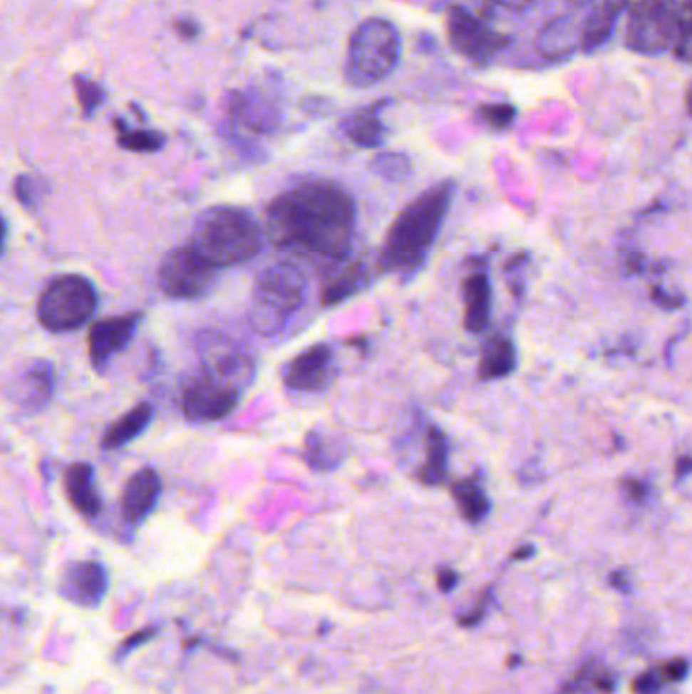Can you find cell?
Instances as JSON below:
<instances>
[{
	"label": "cell",
	"instance_id": "cell-1",
	"mask_svg": "<svg viewBox=\"0 0 692 694\" xmlns=\"http://www.w3.org/2000/svg\"><path fill=\"white\" fill-rule=\"evenodd\" d=\"M356 219V201L339 183L305 181L270 201L264 232L279 248L344 260L353 242Z\"/></svg>",
	"mask_w": 692,
	"mask_h": 694
},
{
	"label": "cell",
	"instance_id": "cell-2",
	"mask_svg": "<svg viewBox=\"0 0 692 694\" xmlns=\"http://www.w3.org/2000/svg\"><path fill=\"white\" fill-rule=\"evenodd\" d=\"M453 187L440 183L404 207L386 234L380 252V268L400 276H410L423 266L425 256L439 234L449 209Z\"/></svg>",
	"mask_w": 692,
	"mask_h": 694
},
{
	"label": "cell",
	"instance_id": "cell-3",
	"mask_svg": "<svg viewBox=\"0 0 692 694\" xmlns=\"http://www.w3.org/2000/svg\"><path fill=\"white\" fill-rule=\"evenodd\" d=\"M262 227L248 209L213 205L193 224L191 246L215 268L252 260L262 248Z\"/></svg>",
	"mask_w": 692,
	"mask_h": 694
},
{
	"label": "cell",
	"instance_id": "cell-4",
	"mask_svg": "<svg viewBox=\"0 0 692 694\" xmlns=\"http://www.w3.org/2000/svg\"><path fill=\"white\" fill-rule=\"evenodd\" d=\"M306 296L303 270L291 262H277L256 274L250 294L248 319L254 331L262 335L279 333Z\"/></svg>",
	"mask_w": 692,
	"mask_h": 694
},
{
	"label": "cell",
	"instance_id": "cell-5",
	"mask_svg": "<svg viewBox=\"0 0 692 694\" xmlns=\"http://www.w3.org/2000/svg\"><path fill=\"white\" fill-rule=\"evenodd\" d=\"M402 41L398 29L384 19H368L349 37L347 45L346 81L353 88H372L398 66Z\"/></svg>",
	"mask_w": 692,
	"mask_h": 694
},
{
	"label": "cell",
	"instance_id": "cell-6",
	"mask_svg": "<svg viewBox=\"0 0 692 694\" xmlns=\"http://www.w3.org/2000/svg\"><path fill=\"white\" fill-rule=\"evenodd\" d=\"M98 307L93 282L81 274H61L45 286L37 303V319L51 333L76 331Z\"/></svg>",
	"mask_w": 692,
	"mask_h": 694
},
{
	"label": "cell",
	"instance_id": "cell-7",
	"mask_svg": "<svg viewBox=\"0 0 692 694\" xmlns=\"http://www.w3.org/2000/svg\"><path fill=\"white\" fill-rule=\"evenodd\" d=\"M680 9L674 0H638L627 14L624 43L629 51L656 57L670 49L678 37Z\"/></svg>",
	"mask_w": 692,
	"mask_h": 694
},
{
	"label": "cell",
	"instance_id": "cell-8",
	"mask_svg": "<svg viewBox=\"0 0 692 694\" xmlns=\"http://www.w3.org/2000/svg\"><path fill=\"white\" fill-rule=\"evenodd\" d=\"M447 37L453 49L475 66H485L493 61L512 43L510 35L493 31L480 16L467 11L465 6L449 9Z\"/></svg>",
	"mask_w": 692,
	"mask_h": 694
},
{
	"label": "cell",
	"instance_id": "cell-9",
	"mask_svg": "<svg viewBox=\"0 0 692 694\" xmlns=\"http://www.w3.org/2000/svg\"><path fill=\"white\" fill-rule=\"evenodd\" d=\"M215 270L193 246L175 248L160 260L159 286L171 299H200L210 293Z\"/></svg>",
	"mask_w": 692,
	"mask_h": 694
},
{
	"label": "cell",
	"instance_id": "cell-10",
	"mask_svg": "<svg viewBox=\"0 0 692 694\" xmlns=\"http://www.w3.org/2000/svg\"><path fill=\"white\" fill-rule=\"evenodd\" d=\"M197 351L203 374L226 382L242 392H246V388L252 384L256 374L252 356L234 339L215 331H207L200 335Z\"/></svg>",
	"mask_w": 692,
	"mask_h": 694
},
{
	"label": "cell",
	"instance_id": "cell-11",
	"mask_svg": "<svg viewBox=\"0 0 692 694\" xmlns=\"http://www.w3.org/2000/svg\"><path fill=\"white\" fill-rule=\"evenodd\" d=\"M242 394L238 388L201 372L183 388L181 410L189 423H215L238 408Z\"/></svg>",
	"mask_w": 692,
	"mask_h": 694
},
{
	"label": "cell",
	"instance_id": "cell-12",
	"mask_svg": "<svg viewBox=\"0 0 692 694\" xmlns=\"http://www.w3.org/2000/svg\"><path fill=\"white\" fill-rule=\"evenodd\" d=\"M282 384L293 392H323L335 378V356L327 343H315L296 353L280 370Z\"/></svg>",
	"mask_w": 692,
	"mask_h": 694
},
{
	"label": "cell",
	"instance_id": "cell-13",
	"mask_svg": "<svg viewBox=\"0 0 692 694\" xmlns=\"http://www.w3.org/2000/svg\"><path fill=\"white\" fill-rule=\"evenodd\" d=\"M143 323V313H126L93 323L88 333V356L98 374H104L118 353H122L134 339Z\"/></svg>",
	"mask_w": 692,
	"mask_h": 694
},
{
	"label": "cell",
	"instance_id": "cell-14",
	"mask_svg": "<svg viewBox=\"0 0 692 694\" xmlns=\"http://www.w3.org/2000/svg\"><path fill=\"white\" fill-rule=\"evenodd\" d=\"M55 390V368L49 360H31L16 374L11 388V400L21 413H41Z\"/></svg>",
	"mask_w": 692,
	"mask_h": 694
},
{
	"label": "cell",
	"instance_id": "cell-15",
	"mask_svg": "<svg viewBox=\"0 0 692 694\" xmlns=\"http://www.w3.org/2000/svg\"><path fill=\"white\" fill-rule=\"evenodd\" d=\"M160 490H162V485H160L157 469L143 467L138 469L136 473H133L126 481L120 497V509L124 522L136 526V524L145 520L157 506Z\"/></svg>",
	"mask_w": 692,
	"mask_h": 694
},
{
	"label": "cell",
	"instance_id": "cell-16",
	"mask_svg": "<svg viewBox=\"0 0 692 694\" xmlns=\"http://www.w3.org/2000/svg\"><path fill=\"white\" fill-rule=\"evenodd\" d=\"M229 116L252 133H272L280 122V110L262 92H234L227 98Z\"/></svg>",
	"mask_w": 692,
	"mask_h": 694
},
{
	"label": "cell",
	"instance_id": "cell-17",
	"mask_svg": "<svg viewBox=\"0 0 692 694\" xmlns=\"http://www.w3.org/2000/svg\"><path fill=\"white\" fill-rule=\"evenodd\" d=\"M63 490L76 512L86 518H95L102 512V497L95 487V471L90 463H71L63 475Z\"/></svg>",
	"mask_w": 692,
	"mask_h": 694
},
{
	"label": "cell",
	"instance_id": "cell-18",
	"mask_svg": "<svg viewBox=\"0 0 692 694\" xmlns=\"http://www.w3.org/2000/svg\"><path fill=\"white\" fill-rule=\"evenodd\" d=\"M629 0H601L593 9V13L581 25V49L585 53H593L601 49L613 37L617 21L627 9Z\"/></svg>",
	"mask_w": 692,
	"mask_h": 694
},
{
	"label": "cell",
	"instance_id": "cell-19",
	"mask_svg": "<svg viewBox=\"0 0 692 694\" xmlns=\"http://www.w3.org/2000/svg\"><path fill=\"white\" fill-rule=\"evenodd\" d=\"M388 104H390L388 100H382L378 104H372V106L363 108L360 112L351 114L341 124L344 134H346L353 145H358L361 148L382 147L384 134H386V126L382 124L380 114H382V108L388 106Z\"/></svg>",
	"mask_w": 692,
	"mask_h": 694
},
{
	"label": "cell",
	"instance_id": "cell-20",
	"mask_svg": "<svg viewBox=\"0 0 692 694\" xmlns=\"http://www.w3.org/2000/svg\"><path fill=\"white\" fill-rule=\"evenodd\" d=\"M66 587L67 593L81 603H95L106 593L108 574L98 562H73L66 573Z\"/></svg>",
	"mask_w": 692,
	"mask_h": 694
},
{
	"label": "cell",
	"instance_id": "cell-21",
	"mask_svg": "<svg viewBox=\"0 0 692 694\" xmlns=\"http://www.w3.org/2000/svg\"><path fill=\"white\" fill-rule=\"evenodd\" d=\"M153 404L150 402H138L136 406H133L126 414H122L118 420H114L110 427L106 428L104 437H102V449H120L126 442L138 439L153 423Z\"/></svg>",
	"mask_w": 692,
	"mask_h": 694
},
{
	"label": "cell",
	"instance_id": "cell-22",
	"mask_svg": "<svg viewBox=\"0 0 692 694\" xmlns=\"http://www.w3.org/2000/svg\"><path fill=\"white\" fill-rule=\"evenodd\" d=\"M306 467L313 471H333L346 459V445L341 439L325 435L321 430H311L305 437V451H303Z\"/></svg>",
	"mask_w": 692,
	"mask_h": 694
},
{
	"label": "cell",
	"instance_id": "cell-23",
	"mask_svg": "<svg viewBox=\"0 0 692 694\" xmlns=\"http://www.w3.org/2000/svg\"><path fill=\"white\" fill-rule=\"evenodd\" d=\"M366 282H368V270H366V266L361 262H358V260L347 262L346 266L339 268L331 279L323 284V291H321V303H323V307H335V305L344 303L349 296L360 293L361 286Z\"/></svg>",
	"mask_w": 692,
	"mask_h": 694
},
{
	"label": "cell",
	"instance_id": "cell-24",
	"mask_svg": "<svg viewBox=\"0 0 692 694\" xmlns=\"http://www.w3.org/2000/svg\"><path fill=\"white\" fill-rule=\"evenodd\" d=\"M538 51L546 59H567L577 49V37H572L571 19H557L542 29L536 41Z\"/></svg>",
	"mask_w": 692,
	"mask_h": 694
},
{
	"label": "cell",
	"instance_id": "cell-25",
	"mask_svg": "<svg viewBox=\"0 0 692 694\" xmlns=\"http://www.w3.org/2000/svg\"><path fill=\"white\" fill-rule=\"evenodd\" d=\"M118 130V147L133 152H157L165 145V136L148 128H130L118 118L114 122Z\"/></svg>",
	"mask_w": 692,
	"mask_h": 694
},
{
	"label": "cell",
	"instance_id": "cell-26",
	"mask_svg": "<svg viewBox=\"0 0 692 694\" xmlns=\"http://www.w3.org/2000/svg\"><path fill=\"white\" fill-rule=\"evenodd\" d=\"M47 193H49V185L45 179H41L39 175L23 173L14 179V195H16L19 203L29 212H37V207L41 205V201L45 200Z\"/></svg>",
	"mask_w": 692,
	"mask_h": 694
},
{
	"label": "cell",
	"instance_id": "cell-27",
	"mask_svg": "<svg viewBox=\"0 0 692 694\" xmlns=\"http://www.w3.org/2000/svg\"><path fill=\"white\" fill-rule=\"evenodd\" d=\"M445 459H447V449L445 441L439 430H430L428 435V463L420 471V480L425 483H439L445 473Z\"/></svg>",
	"mask_w": 692,
	"mask_h": 694
},
{
	"label": "cell",
	"instance_id": "cell-28",
	"mask_svg": "<svg viewBox=\"0 0 692 694\" xmlns=\"http://www.w3.org/2000/svg\"><path fill=\"white\" fill-rule=\"evenodd\" d=\"M372 171L384 181H400L410 173V159L402 152H382L372 160Z\"/></svg>",
	"mask_w": 692,
	"mask_h": 694
},
{
	"label": "cell",
	"instance_id": "cell-29",
	"mask_svg": "<svg viewBox=\"0 0 692 694\" xmlns=\"http://www.w3.org/2000/svg\"><path fill=\"white\" fill-rule=\"evenodd\" d=\"M73 88H76V95H78V102H80L81 112H83L86 118H90L106 100L104 88L100 83H95V81L83 78V76L73 78Z\"/></svg>",
	"mask_w": 692,
	"mask_h": 694
},
{
	"label": "cell",
	"instance_id": "cell-30",
	"mask_svg": "<svg viewBox=\"0 0 692 694\" xmlns=\"http://www.w3.org/2000/svg\"><path fill=\"white\" fill-rule=\"evenodd\" d=\"M674 55L680 61L692 63V0L680 6L678 37L674 43Z\"/></svg>",
	"mask_w": 692,
	"mask_h": 694
},
{
	"label": "cell",
	"instance_id": "cell-31",
	"mask_svg": "<svg viewBox=\"0 0 692 694\" xmlns=\"http://www.w3.org/2000/svg\"><path fill=\"white\" fill-rule=\"evenodd\" d=\"M455 497H457L459 506L465 512V516L469 520H477L481 514H483V509H485L481 495L471 485H457L455 487Z\"/></svg>",
	"mask_w": 692,
	"mask_h": 694
},
{
	"label": "cell",
	"instance_id": "cell-32",
	"mask_svg": "<svg viewBox=\"0 0 692 694\" xmlns=\"http://www.w3.org/2000/svg\"><path fill=\"white\" fill-rule=\"evenodd\" d=\"M480 116L493 128H506L516 118V108L510 104H490L480 108Z\"/></svg>",
	"mask_w": 692,
	"mask_h": 694
},
{
	"label": "cell",
	"instance_id": "cell-33",
	"mask_svg": "<svg viewBox=\"0 0 692 694\" xmlns=\"http://www.w3.org/2000/svg\"><path fill=\"white\" fill-rule=\"evenodd\" d=\"M658 690H660V682L654 674H644L634 682V693L636 694H656Z\"/></svg>",
	"mask_w": 692,
	"mask_h": 694
},
{
	"label": "cell",
	"instance_id": "cell-34",
	"mask_svg": "<svg viewBox=\"0 0 692 694\" xmlns=\"http://www.w3.org/2000/svg\"><path fill=\"white\" fill-rule=\"evenodd\" d=\"M688 672V664L684 660H672L664 668V676L668 680H682Z\"/></svg>",
	"mask_w": 692,
	"mask_h": 694
},
{
	"label": "cell",
	"instance_id": "cell-35",
	"mask_svg": "<svg viewBox=\"0 0 692 694\" xmlns=\"http://www.w3.org/2000/svg\"><path fill=\"white\" fill-rule=\"evenodd\" d=\"M490 4L497 6V9H504V11H510V13H522L526 11L534 0H487Z\"/></svg>",
	"mask_w": 692,
	"mask_h": 694
},
{
	"label": "cell",
	"instance_id": "cell-36",
	"mask_svg": "<svg viewBox=\"0 0 692 694\" xmlns=\"http://www.w3.org/2000/svg\"><path fill=\"white\" fill-rule=\"evenodd\" d=\"M175 29H177V33L183 37V39H195L197 37V25L193 23V21H187V19H181V21H177L175 23Z\"/></svg>",
	"mask_w": 692,
	"mask_h": 694
},
{
	"label": "cell",
	"instance_id": "cell-37",
	"mask_svg": "<svg viewBox=\"0 0 692 694\" xmlns=\"http://www.w3.org/2000/svg\"><path fill=\"white\" fill-rule=\"evenodd\" d=\"M455 581H457V574L449 571V569H443L439 573V587L440 591H451L455 587Z\"/></svg>",
	"mask_w": 692,
	"mask_h": 694
},
{
	"label": "cell",
	"instance_id": "cell-38",
	"mask_svg": "<svg viewBox=\"0 0 692 694\" xmlns=\"http://www.w3.org/2000/svg\"><path fill=\"white\" fill-rule=\"evenodd\" d=\"M153 636V629H145V631H140V633H136V636H133V638H128V640L124 641V650H133V646H136L138 641H145V640H148Z\"/></svg>",
	"mask_w": 692,
	"mask_h": 694
},
{
	"label": "cell",
	"instance_id": "cell-39",
	"mask_svg": "<svg viewBox=\"0 0 692 694\" xmlns=\"http://www.w3.org/2000/svg\"><path fill=\"white\" fill-rule=\"evenodd\" d=\"M686 102H688V112L692 114V83L691 88H688V98H686Z\"/></svg>",
	"mask_w": 692,
	"mask_h": 694
},
{
	"label": "cell",
	"instance_id": "cell-40",
	"mask_svg": "<svg viewBox=\"0 0 692 694\" xmlns=\"http://www.w3.org/2000/svg\"><path fill=\"white\" fill-rule=\"evenodd\" d=\"M579 2H585V0H579Z\"/></svg>",
	"mask_w": 692,
	"mask_h": 694
}]
</instances>
